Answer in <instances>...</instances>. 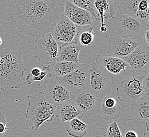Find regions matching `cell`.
<instances>
[{
    "label": "cell",
    "instance_id": "cell-23",
    "mask_svg": "<svg viewBox=\"0 0 149 137\" xmlns=\"http://www.w3.org/2000/svg\"><path fill=\"white\" fill-rule=\"evenodd\" d=\"M141 0H121L116 6L117 14L134 17Z\"/></svg>",
    "mask_w": 149,
    "mask_h": 137
},
{
    "label": "cell",
    "instance_id": "cell-18",
    "mask_svg": "<svg viewBox=\"0 0 149 137\" xmlns=\"http://www.w3.org/2000/svg\"><path fill=\"white\" fill-rule=\"evenodd\" d=\"M84 114L74 103L69 101L58 107L55 117L59 118L63 123L75 118L81 119Z\"/></svg>",
    "mask_w": 149,
    "mask_h": 137
},
{
    "label": "cell",
    "instance_id": "cell-12",
    "mask_svg": "<svg viewBox=\"0 0 149 137\" xmlns=\"http://www.w3.org/2000/svg\"><path fill=\"white\" fill-rule=\"evenodd\" d=\"M43 87L48 99L57 107L71 100L72 93L55 80H51L50 78L45 80Z\"/></svg>",
    "mask_w": 149,
    "mask_h": 137
},
{
    "label": "cell",
    "instance_id": "cell-26",
    "mask_svg": "<svg viewBox=\"0 0 149 137\" xmlns=\"http://www.w3.org/2000/svg\"><path fill=\"white\" fill-rule=\"evenodd\" d=\"M149 0H141L138 6L134 17L138 20L149 23Z\"/></svg>",
    "mask_w": 149,
    "mask_h": 137
},
{
    "label": "cell",
    "instance_id": "cell-11",
    "mask_svg": "<svg viewBox=\"0 0 149 137\" xmlns=\"http://www.w3.org/2000/svg\"><path fill=\"white\" fill-rule=\"evenodd\" d=\"M123 60L129 66L134 75H140L149 73V47L142 43Z\"/></svg>",
    "mask_w": 149,
    "mask_h": 137
},
{
    "label": "cell",
    "instance_id": "cell-13",
    "mask_svg": "<svg viewBox=\"0 0 149 137\" xmlns=\"http://www.w3.org/2000/svg\"><path fill=\"white\" fill-rule=\"evenodd\" d=\"M63 15L76 26H94V17L89 12L74 6L67 0L65 3Z\"/></svg>",
    "mask_w": 149,
    "mask_h": 137
},
{
    "label": "cell",
    "instance_id": "cell-21",
    "mask_svg": "<svg viewBox=\"0 0 149 137\" xmlns=\"http://www.w3.org/2000/svg\"><path fill=\"white\" fill-rule=\"evenodd\" d=\"M65 129L70 137H83L87 133L88 126L80 119L75 118L68 122Z\"/></svg>",
    "mask_w": 149,
    "mask_h": 137
},
{
    "label": "cell",
    "instance_id": "cell-30",
    "mask_svg": "<svg viewBox=\"0 0 149 137\" xmlns=\"http://www.w3.org/2000/svg\"><path fill=\"white\" fill-rule=\"evenodd\" d=\"M143 86L144 90V96L149 97V73L146 75L144 77L142 81Z\"/></svg>",
    "mask_w": 149,
    "mask_h": 137
},
{
    "label": "cell",
    "instance_id": "cell-28",
    "mask_svg": "<svg viewBox=\"0 0 149 137\" xmlns=\"http://www.w3.org/2000/svg\"><path fill=\"white\" fill-rule=\"evenodd\" d=\"M104 136L105 137H124L116 120L107 126L104 133Z\"/></svg>",
    "mask_w": 149,
    "mask_h": 137
},
{
    "label": "cell",
    "instance_id": "cell-25",
    "mask_svg": "<svg viewBox=\"0 0 149 137\" xmlns=\"http://www.w3.org/2000/svg\"><path fill=\"white\" fill-rule=\"evenodd\" d=\"M69 2L78 6L81 9L89 12L96 21H99L97 16L95 15L96 9L94 6L95 0H67Z\"/></svg>",
    "mask_w": 149,
    "mask_h": 137
},
{
    "label": "cell",
    "instance_id": "cell-14",
    "mask_svg": "<svg viewBox=\"0 0 149 137\" xmlns=\"http://www.w3.org/2000/svg\"><path fill=\"white\" fill-rule=\"evenodd\" d=\"M98 99L90 90L72 93L71 100L84 114L95 108Z\"/></svg>",
    "mask_w": 149,
    "mask_h": 137
},
{
    "label": "cell",
    "instance_id": "cell-2",
    "mask_svg": "<svg viewBox=\"0 0 149 137\" xmlns=\"http://www.w3.org/2000/svg\"><path fill=\"white\" fill-rule=\"evenodd\" d=\"M26 68L20 50L13 51L9 48L0 50V90L19 89L23 83L22 77Z\"/></svg>",
    "mask_w": 149,
    "mask_h": 137
},
{
    "label": "cell",
    "instance_id": "cell-34",
    "mask_svg": "<svg viewBox=\"0 0 149 137\" xmlns=\"http://www.w3.org/2000/svg\"><path fill=\"white\" fill-rule=\"evenodd\" d=\"M112 1L113 3L114 4L115 6H116L118 3H119L120 2L121 0H111Z\"/></svg>",
    "mask_w": 149,
    "mask_h": 137
},
{
    "label": "cell",
    "instance_id": "cell-15",
    "mask_svg": "<svg viewBox=\"0 0 149 137\" xmlns=\"http://www.w3.org/2000/svg\"><path fill=\"white\" fill-rule=\"evenodd\" d=\"M100 110L104 120L115 121L120 117L122 108L118 99L109 95L102 99Z\"/></svg>",
    "mask_w": 149,
    "mask_h": 137
},
{
    "label": "cell",
    "instance_id": "cell-6",
    "mask_svg": "<svg viewBox=\"0 0 149 137\" xmlns=\"http://www.w3.org/2000/svg\"><path fill=\"white\" fill-rule=\"evenodd\" d=\"M89 64H83L69 74L56 77L55 81L72 93L89 90Z\"/></svg>",
    "mask_w": 149,
    "mask_h": 137
},
{
    "label": "cell",
    "instance_id": "cell-31",
    "mask_svg": "<svg viewBox=\"0 0 149 137\" xmlns=\"http://www.w3.org/2000/svg\"><path fill=\"white\" fill-rule=\"evenodd\" d=\"M124 137H138V134L133 130H129L125 133Z\"/></svg>",
    "mask_w": 149,
    "mask_h": 137
},
{
    "label": "cell",
    "instance_id": "cell-7",
    "mask_svg": "<svg viewBox=\"0 0 149 137\" xmlns=\"http://www.w3.org/2000/svg\"><path fill=\"white\" fill-rule=\"evenodd\" d=\"M145 75H133L120 82L116 89L118 99L124 103L133 102L144 96L142 81Z\"/></svg>",
    "mask_w": 149,
    "mask_h": 137
},
{
    "label": "cell",
    "instance_id": "cell-36",
    "mask_svg": "<svg viewBox=\"0 0 149 137\" xmlns=\"http://www.w3.org/2000/svg\"><path fill=\"white\" fill-rule=\"evenodd\" d=\"M96 137H100V136H96Z\"/></svg>",
    "mask_w": 149,
    "mask_h": 137
},
{
    "label": "cell",
    "instance_id": "cell-20",
    "mask_svg": "<svg viewBox=\"0 0 149 137\" xmlns=\"http://www.w3.org/2000/svg\"><path fill=\"white\" fill-rule=\"evenodd\" d=\"M131 110L139 120H148L149 117V97H142L132 102Z\"/></svg>",
    "mask_w": 149,
    "mask_h": 137
},
{
    "label": "cell",
    "instance_id": "cell-33",
    "mask_svg": "<svg viewBox=\"0 0 149 137\" xmlns=\"http://www.w3.org/2000/svg\"><path fill=\"white\" fill-rule=\"evenodd\" d=\"M41 71V69L36 67V68H34L32 69L31 74L33 77H37L40 74Z\"/></svg>",
    "mask_w": 149,
    "mask_h": 137
},
{
    "label": "cell",
    "instance_id": "cell-32",
    "mask_svg": "<svg viewBox=\"0 0 149 137\" xmlns=\"http://www.w3.org/2000/svg\"><path fill=\"white\" fill-rule=\"evenodd\" d=\"M144 42L146 43L147 45H149V28L147 29L146 31L144 33L143 36Z\"/></svg>",
    "mask_w": 149,
    "mask_h": 137
},
{
    "label": "cell",
    "instance_id": "cell-22",
    "mask_svg": "<svg viewBox=\"0 0 149 137\" xmlns=\"http://www.w3.org/2000/svg\"><path fill=\"white\" fill-rule=\"evenodd\" d=\"M80 65L81 64L68 61H57L52 64V72L56 77H61L69 74Z\"/></svg>",
    "mask_w": 149,
    "mask_h": 137
},
{
    "label": "cell",
    "instance_id": "cell-35",
    "mask_svg": "<svg viewBox=\"0 0 149 137\" xmlns=\"http://www.w3.org/2000/svg\"><path fill=\"white\" fill-rule=\"evenodd\" d=\"M2 42H3V41H2V40L1 37V36H0V46H1V45H2Z\"/></svg>",
    "mask_w": 149,
    "mask_h": 137
},
{
    "label": "cell",
    "instance_id": "cell-3",
    "mask_svg": "<svg viewBox=\"0 0 149 137\" xmlns=\"http://www.w3.org/2000/svg\"><path fill=\"white\" fill-rule=\"evenodd\" d=\"M28 108L25 117L29 127L38 130L45 122H50L56 116L58 107L52 104L43 91L27 95Z\"/></svg>",
    "mask_w": 149,
    "mask_h": 137
},
{
    "label": "cell",
    "instance_id": "cell-24",
    "mask_svg": "<svg viewBox=\"0 0 149 137\" xmlns=\"http://www.w3.org/2000/svg\"><path fill=\"white\" fill-rule=\"evenodd\" d=\"M95 26H89L85 28L80 32L78 36L79 46L82 48L89 47L94 42L95 33L93 30Z\"/></svg>",
    "mask_w": 149,
    "mask_h": 137
},
{
    "label": "cell",
    "instance_id": "cell-17",
    "mask_svg": "<svg viewBox=\"0 0 149 137\" xmlns=\"http://www.w3.org/2000/svg\"><path fill=\"white\" fill-rule=\"evenodd\" d=\"M94 6L98 12L99 20L101 22L100 31L105 32L108 29L106 28L105 20L114 19L116 12V6L111 0H95Z\"/></svg>",
    "mask_w": 149,
    "mask_h": 137
},
{
    "label": "cell",
    "instance_id": "cell-10",
    "mask_svg": "<svg viewBox=\"0 0 149 137\" xmlns=\"http://www.w3.org/2000/svg\"><path fill=\"white\" fill-rule=\"evenodd\" d=\"M142 39L137 41L120 35L111 37L108 43L107 55L123 59L144 42Z\"/></svg>",
    "mask_w": 149,
    "mask_h": 137
},
{
    "label": "cell",
    "instance_id": "cell-1",
    "mask_svg": "<svg viewBox=\"0 0 149 137\" xmlns=\"http://www.w3.org/2000/svg\"><path fill=\"white\" fill-rule=\"evenodd\" d=\"M67 0H10L8 21L21 34L34 39L51 32L63 15Z\"/></svg>",
    "mask_w": 149,
    "mask_h": 137
},
{
    "label": "cell",
    "instance_id": "cell-5",
    "mask_svg": "<svg viewBox=\"0 0 149 137\" xmlns=\"http://www.w3.org/2000/svg\"><path fill=\"white\" fill-rule=\"evenodd\" d=\"M114 19V27L118 34L133 40H142L144 32L149 28V23L130 15L116 14Z\"/></svg>",
    "mask_w": 149,
    "mask_h": 137
},
{
    "label": "cell",
    "instance_id": "cell-19",
    "mask_svg": "<svg viewBox=\"0 0 149 137\" xmlns=\"http://www.w3.org/2000/svg\"><path fill=\"white\" fill-rule=\"evenodd\" d=\"M82 48L77 43H63L59 49L57 61H68L80 64L79 54Z\"/></svg>",
    "mask_w": 149,
    "mask_h": 137
},
{
    "label": "cell",
    "instance_id": "cell-29",
    "mask_svg": "<svg viewBox=\"0 0 149 137\" xmlns=\"http://www.w3.org/2000/svg\"><path fill=\"white\" fill-rule=\"evenodd\" d=\"M7 121L5 115L2 112H0V137H6L7 135L6 131L8 130L7 127Z\"/></svg>",
    "mask_w": 149,
    "mask_h": 137
},
{
    "label": "cell",
    "instance_id": "cell-8",
    "mask_svg": "<svg viewBox=\"0 0 149 137\" xmlns=\"http://www.w3.org/2000/svg\"><path fill=\"white\" fill-rule=\"evenodd\" d=\"M35 44V56L41 62L52 65L57 62L58 42L50 32L36 39Z\"/></svg>",
    "mask_w": 149,
    "mask_h": 137
},
{
    "label": "cell",
    "instance_id": "cell-16",
    "mask_svg": "<svg viewBox=\"0 0 149 137\" xmlns=\"http://www.w3.org/2000/svg\"><path fill=\"white\" fill-rule=\"evenodd\" d=\"M95 62L112 74H118L122 71L126 72L129 66L123 59L109 55H97Z\"/></svg>",
    "mask_w": 149,
    "mask_h": 137
},
{
    "label": "cell",
    "instance_id": "cell-4",
    "mask_svg": "<svg viewBox=\"0 0 149 137\" xmlns=\"http://www.w3.org/2000/svg\"><path fill=\"white\" fill-rule=\"evenodd\" d=\"M89 90L100 99L109 96L114 83L112 74L95 61L89 64Z\"/></svg>",
    "mask_w": 149,
    "mask_h": 137
},
{
    "label": "cell",
    "instance_id": "cell-27",
    "mask_svg": "<svg viewBox=\"0 0 149 137\" xmlns=\"http://www.w3.org/2000/svg\"><path fill=\"white\" fill-rule=\"evenodd\" d=\"M52 77V72L49 66H44L41 69L40 74L37 77H33L31 73L28 74L26 77V83L27 84L30 85L34 82L41 81L46 77L50 78Z\"/></svg>",
    "mask_w": 149,
    "mask_h": 137
},
{
    "label": "cell",
    "instance_id": "cell-9",
    "mask_svg": "<svg viewBox=\"0 0 149 137\" xmlns=\"http://www.w3.org/2000/svg\"><path fill=\"white\" fill-rule=\"evenodd\" d=\"M86 27L75 25L63 15L50 33L57 42L78 44L79 34Z\"/></svg>",
    "mask_w": 149,
    "mask_h": 137
}]
</instances>
